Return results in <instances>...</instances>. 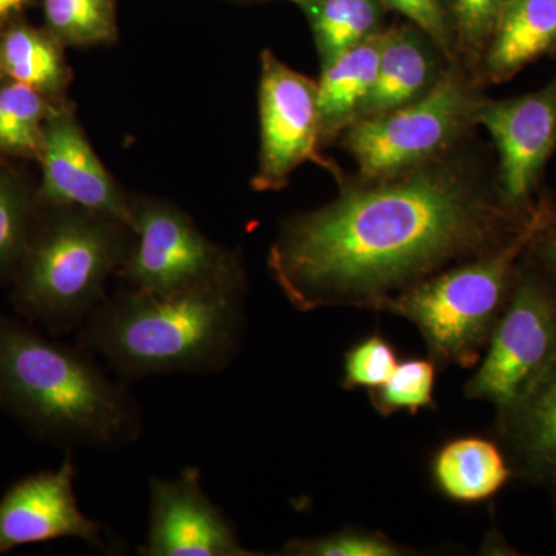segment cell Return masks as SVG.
<instances>
[{"label": "cell", "instance_id": "obj_4", "mask_svg": "<svg viewBox=\"0 0 556 556\" xmlns=\"http://www.w3.org/2000/svg\"><path fill=\"white\" fill-rule=\"evenodd\" d=\"M126 223L72 206H39L14 269V309L53 334L83 327L108 300L134 244Z\"/></svg>", "mask_w": 556, "mask_h": 556}, {"label": "cell", "instance_id": "obj_6", "mask_svg": "<svg viewBox=\"0 0 556 556\" xmlns=\"http://www.w3.org/2000/svg\"><path fill=\"white\" fill-rule=\"evenodd\" d=\"M482 86L459 64H450L427 94L386 115L358 119L342 146L356 161L358 179L375 181L415 169L459 146L477 126Z\"/></svg>", "mask_w": 556, "mask_h": 556}, {"label": "cell", "instance_id": "obj_22", "mask_svg": "<svg viewBox=\"0 0 556 556\" xmlns=\"http://www.w3.org/2000/svg\"><path fill=\"white\" fill-rule=\"evenodd\" d=\"M43 14L62 46H108L118 38L115 0H43Z\"/></svg>", "mask_w": 556, "mask_h": 556}, {"label": "cell", "instance_id": "obj_21", "mask_svg": "<svg viewBox=\"0 0 556 556\" xmlns=\"http://www.w3.org/2000/svg\"><path fill=\"white\" fill-rule=\"evenodd\" d=\"M65 102V101H62ZM46 94L5 79L0 83V153L17 159H39L43 130L60 105Z\"/></svg>", "mask_w": 556, "mask_h": 556}, {"label": "cell", "instance_id": "obj_5", "mask_svg": "<svg viewBox=\"0 0 556 556\" xmlns=\"http://www.w3.org/2000/svg\"><path fill=\"white\" fill-rule=\"evenodd\" d=\"M540 218L507 244L442 270L380 306L407 318L426 340L437 367L470 368L481 362L493 329L507 308L519 262Z\"/></svg>", "mask_w": 556, "mask_h": 556}, {"label": "cell", "instance_id": "obj_23", "mask_svg": "<svg viewBox=\"0 0 556 556\" xmlns=\"http://www.w3.org/2000/svg\"><path fill=\"white\" fill-rule=\"evenodd\" d=\"M39 206L24 179L0 166V280L13 276L27 247Z\"/></svg>", "mask_w": 556, "mask_h": 556}, {"label": "cell", "instance_id": "obj_24", "mask_svg": "<svg viewBox=\"0 0 556 556\" xmlns=\"http://www.w3.org/2000/svg\"><path fill=\"white\" fill-rule=\"evenodd\" d=\"M507 0H448L457 64L477 80L479 64ZM478 83V80H477Z\"/></svg>", "mask_w": 556, "mask_h": 556}, {"label": "cell", "instance_id": "obj_10", "mask_svg": "<svg viewBox=\"0 0 556 556\" xmlns=\"http://www.w3.org/2000/svg\"><path fill=\"white\" fill-rule=\"evenodd\" d=\"M477 126L497 150L496 186L515 211L535 207L547 163L556 153V76L547 86L508 100L482 101Z\"/></svg>", "mask_w": 556, "mask_h": 556}, {"label": "cell", "instance_id": "obj_27", "mask_svg": "<svg viewBox=\"0 0 556 556\" xmlns=\"http://www.w3.org/2000/svg\"><path fill=\"white\" fill-rule=\"evenodd\" d=\"M397 365V354L391 343L378 334L369 336L348 351L342 386L346 390H376L391 378Z\"/></svg>", "mask_w": 556, "mask_h": 556}, {"label": "cell", "instance_id": "obj_15", "mask_svg": "<svg viewBox=\"0 0 556 556\" xmlns=\"http://www.w3.org/2000/svg\"><path fill=\"white\" fill-rule=\"evenodd\" d=\"M556 53V0H507L489 40L477 80L501 84Z\"/></svg>", "mask_w": 556, "mask_h": 556}, {"label": "cell", "instance_id": "obj_28", "mask_svg": "<svg viewBox=\"0 0 556 556\" xmlns=\"http://www.w3.org/2000/svg\"><path fill=\"white\" fill-rule=\"evenodd\" d=\"M538 203L540 218L521 260L556 295V197L543 189Z\"/></svg>", "mask_w": 556, "mask_h": 556}, {"label": "cell", "instance_id": "obj_33", "mask_svg": "<svg viewBox=\"0 0 556 556\" xmlns=\"http://www.w3.org/2000/svg\"><path fill=\"white\" fill-rule=\"evenodd\" d=\"M292 2L299 3V2H300V0H292Z\"/></svg>", "mask_w": 556, "mask_h": 556}, {"label": "cell", "instance_id": "obj_30", "mask_svg": "<svg viewBox=\"0 0 556 556\" xmlns=\"http://www.w3.org/2000/svg\"><path fill=\"white\" fill-rule=\"evenodd\" d=\"M33 0H0V25L7 24L11 17L31 5Z\"/></svg>", "mask_w": 556, "mask_h": 556}, {"label": "cell", "instance_id": "obj_2", "mask_svg": "<svg viewBox=\"0 0 556 556\" xmlns=\"http://www.w3.org/2000/svg\"><path fill=\"white\" fill-rule=\"evenodd\" d=\"M244 292L243 268L170 295L127 287L80 327L79 346L100 354L124 383L223 371L239 348Z\"/></svg>", "mask_w": 556, "mask_h": 556}, {"label": "cell", "instance_id": "obj_31", "mask_svg": "<svg viewBox=\"0 0 556 556\" xmlns=\"http://www.w3.org/2000/svg\"><path fill=\"white\" fill-rule=\"evenodd\" d=\"M5 75H3V72H2V68H0V83H2V80H5Z\"/></svg>", "mask_w": 556, "mask_h": 556}, {"label": "cell", "instance_id": "obj_26", "mask_svg": "<svg viewBox=\"0 0 556 556\" xmlns=\"http://www.w3.org/2000/svg\"><path fill=\"white\" fill-rule=\"evenodd\" d=\"M407 548L382 533L348 529L327 536L298 538L285 544L281 555L289 556H399Z\"/></svg>", "mask_w": 556, "mask_h": 556}, {"label": "cell", "instance_id": "obj_29", "mask_svg": "<svg viewBox=\"0 0 556 556\" xmlns=\"http://www.w3.org/2000/svg\"><path fill=\"white\" fill-rule=\"evenodd\" d=\"M380 3L407 17L409 24L437 43L452 64H457L455 39L444 0H380Z\"/></svg>", "mask_w": 556, "mask_h": 556}, {"label": "cell", "instance_id": "obj_14", "mask_svg": "<svg viewBox=\"0 0 556 556\" xmlns=\"http://www.w3.org/2000/svg\"><path fill=\"white\" fill-rule=\"evenodd\" d=\"M452 64L426 33L415 25L386 33L378 75L358 119L386 115L412 104L437 86Z\"/></svg>", "mask_w": 556, "mask_h": 556}, {"label": "cell", "instance_id": "obj_11", "mask_svg": "<svg viewBox=\"0 0 556 556\" xmlns=\"http://www.w3.org/2000/svg\"><path fill=\"white\" fill-rule=\"evenodd\" d=\"M38 160L42 167L38 206L87 208L131 228V195L98 159L67 102H61L47 121Z\"/></svg>", "mask_w": 556, "mask_h": 556}, {"label": "cell", "instance_id": "obj_17", "mask_svg": "<svg viewBox=\"0 0 556 556\" xmlns=\"http://www.w3.org/2000/svg\"><path fill=\"white\" fill-rule=\"evenodd\" d=\"M386 33H378L320 67L317 109L321 144L342 137L343 131L356 123L378 75Z\"/></svg>", "mask_w": 556, "mask_h": 556}, {"label": "cell", "instance_id": "obj_12", "mask_svg": "<svg viewBox=\"0 0 556 556\" xmlns=\"http://www.w3.org/2000/svg\"><path fill=\"white\" fill-rule=\"evenodd\" d=\"M149 526L139 555L251 556L222 508L201 485L197 467L175 479L150 478Z\"/></svg>", "mask_w": 556, "mask_h": 556}, {"label": "cell", "instance_id": "obj_1", "mask_svg": "<svg viewBox=\"0 0 556 556\" xmlns=\"http://www.w3.org/2000/svg\"><path fill=\"white\" fill-rule=\"evenodd\" d=\"M339 188L331 203L285 219L270 247V276L303 313L379 311L442 270L504 247L535 212L507 206L496 175L459 146L393 177H343Z\"/></svg>", "mask_w": 556, "mask_h": 556}, {"label": "cell", "instance_id": "obj_3", "mask_svg": "<svg viewBox=\"0 0 556 556\" xmlns=\"http://www.w3.org/2000/svg\"><path fill=\"white\" fill-rule=\"evenodd\" d=\"M126 386L83 346L43 338L0 313V408L36 437L64 447L134 444L142 409Z\"/></svg>", "mask_w": 556, "mask_h": 556}, {"label": "cell", "instance_id": "obj_16", "mask_svg": "<svg viewBox=\"0 0 556 556\" xmlns=\"http://www.w3.org/2000/svg\"><path fill=\"white\" fill-rule=\"evenodd\" d=\"M497 431L514 477L551 489L556 482V369L518 405L497 415Z\"/></svg>", "mask_w": 556, "mask_h": 556}, {"label": "cell", "instance_id": "obj_32", "mask_svg": "<svg viewBox=\"0 0 556 556\" xmlns=\"http://www.w3.org/2000/svg\"><path fill=\"white\" fill-rule=\"evenodd\" d=\"M551 489H552V492H554V493H555V497H556V482H555V484H554V485H552V486H551Z\"/></svg>", "mask_w": 556, "mask_h": 556}, {"label": "cell", "instance_id": "obj_9", "mask_svg": "<svg viewBox=\"0 0 556 556\" xmlns=\"http://www.w3.org/2000/svg\"><path fill=\"white\" fill-rule=\"evenodd\" d=\"M260 150L252 189L257 192L280 190L306 161H313L334 175L342 172L318 152L317 83L288 67L274 51L260 56Z\"/></svg>", "mask_w": 556, "mask_h": 556}, {"label": "cell", "instance_id": "obj_18", "mask_svg": "<svg viewBox=\"0 0 556 556\" xmlns=\"http://www.w3.org/2000/svg\"><path fill=\"white\" fill-rule=\"evenodd\" d=\"M514 477L506 455L484 438H460L439 450L433 460L434 484L456 503H481L495 496Z\"/></svg>", "mask_w": 556, "mask_h": 556}, {"label": "cell", "instance_id": "obj_7", "mask_svg": "<svg viewBox=\"0 0 556 556\" xmlns=\"http://www.w3.org/2000/svg\"><path fill=\"white\" fill-rule=\"evenodd\" d=\"M555 369L556 295L521 260L507 308L464 393L503 415Z\"/></svg>", "mask_w": 556, "mask_h": 556}, {"label": "cell", "instance_id": "obj_20", "mask_svg": "<svg viewBox=\"0 0 556 556\" xmlns=\"http://www.w3.org/2000/svg\"><path fill=\"white\" fill-rule=\"evenodd\" d=\"M316 40L320 67L382 28L380 0H300Z\"/></svg>", "mask_w": 556, "mask_h": 556}, {"label": "cell", "instance_id": "obj_19", "mask_svg": "<svg viewBox=\"0 0 556 556\" xmlns=\"http://www.w3.org/2000/svg\"><path fill=\"white\" fill-rule=\"evenodd\" d=\"M0 68L7 79L33 87L50 100L65 101L72 73L64 46L49 30L17 22L0 31Z\"/></svg>", "mask_w": 556, "mask_h": 556}, {"label": "cell", "instance_id": "obj_8", "mask_svg": "<svg viewBox=\"0 0 556 556\" xmlns=\"http://www.w3.org/2000/svg\"><path fill=\"white\" fill-rule=\"evenodd\" d=\"M131 251L118 276L127 287L170 295L241 269L232 251L208 240L174 203L131 195Z\"/></svg>", "mask_w": 556, "mask_h": 556}, {"label": "cell", "instance_id": "obj_13", "mask_svg": "<svg viewBox=\"0 0 556 556\" xmlns=\"http://www.w3.org/2000/svg\"><path fill=\"white\" fill-rule=\"evenodd\" d=\"M76 464L65 455L56 470L21 479L0 497V554L27 544L78 538L109 551L104 527L83 514L75 493Z\"/></svg>", "mask_w": 556, "mask_h": 556}, {"label": "cell", "instance_id": "obj_34", "mask_svg": "<svg viewBox=\"0 0 556 556\" xmlns=\"http://www.w3.org/2000/svg\"><path fill=\"white\" fill-rule=\"evenodd\" d=\"M554 56H556V53L554 54Z\"/></svg>", "mask_w": 556, "mask_h": 556}, {"label": "cell", "instance_id": "obj_25", "mask_svg": "<svg viewBox=\"0 0 556 556\" xmlns=\"http://www.w3.org/2000/svg\"><path fill=\"white\" fill-rule=\"evenodd\" d=\"M437 364L431 358H409L401 362L382 387L369 391L372 407L379 415L397 412L416 415L419 409L434 407Z\"/></svg>", "mask_w": 556, "mask_h": 556}]
</instances>
